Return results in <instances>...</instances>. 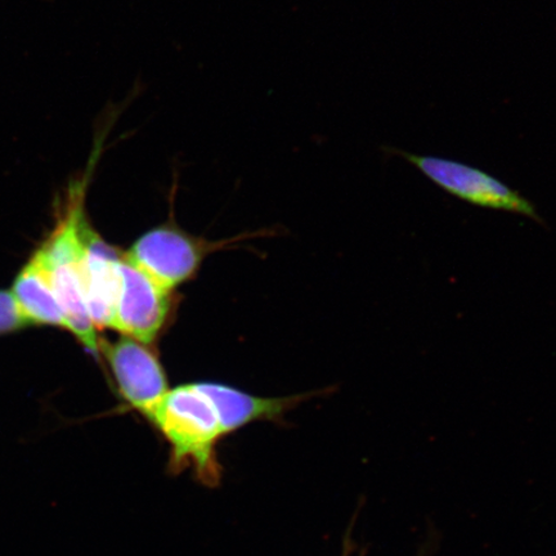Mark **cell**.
Here are the masks:
<instances>
[{
    "mask_svg": "<svg viewBox=\"0 0 556 556\" xmlns=\"http://www.w3.org/2000/svg\"><path fill=\"white\" fill-rule=\"evenodd\" d=\"M72 197L64 217L61 215L58 227L38 253L46 264L55 296L64 311L67 330L97 357L100 354L99 330L89 315L81 269L79 225L85 215L83 194L80 190H74Z\"/></svg>",
    "mask_w": 556,
    "mask_h": 556,
    "instance_id": "1",
    "label": "cell"
},
{
    "mask_svg": "<svg viewBox=\"0 0 556 556\" xmlns=\"http://www.w3.org/2000/svg\"><path fill=\"white\" fill-rule=\"evenodd\" d=\"M150 420L173 446V467L193 464L205 483L217 482L214 446L222 433L217 413L197 386H180L160 401Z\"/></svg>",
    "mask_w": 556,
    "mask_h": 556,
    "instance_id": "2",
    "label": "cell"
},
{
    "mask_svg": "<svg viewBox=\"0 0 556 556\" xmlns=\"http://www.w3.org/2000/svg\"><path fill=\"white\" fill-rule=\"evenodd\" d=\"M399 154L419 169L430 182L465 203L491 211L523 215L546 226L536 205L489 173L455 160L414 155L402 151Z\"/></svg>",
    "mask_w": 556,
    "mask_h": 556,
    "instance_id": "3",
    "label": "cell"
},
{
    "mask_svg": "<svg viewBox=\"0 0 556 556\" xmlns=\"http://www.w3.org/2000/svg\"><path fill=\"white\" fill-rule=\"evenodd\" d=\"M206 253V242L178 227L160 226L141 236L124 255L160 287L173 291L198 273Z\"/></svg>",
    "mask_w": 556,
    "mask_h": 556,
    "instance_id": "4",
    "label": "cell"
},
{
    "mask_svg": "<svg viewBox=\"0 0 556 556\" xmlns=\"http://www.w3.org/2000/svg\"><path fill=\"white\" fill-rule=\"evenodd\" d=\"M170 311L172 291L160 287L122 254L113 329L148 345L163 331Z\"/></svg>",
    "mask_w": 556,
    "mask_h": 556,
    "instance_id": "5",
    "label": "cell"
},
{
    "mask_svg": "<svg viewBox=\"0 0 556 556\" xmlns=\"http://www.w3.org/2000/svg\"><path fill=\"white\" fill-rule=\"evenodd\" d=\"M100 352L114 374L123 399L150 419L169 391L164 368L154 352L125 336L116 342H100Z\"/></svg>",
    "mask_w": 556,
    "mask_h": 556,
    "instance_id": "6",
    "label": "cell"
},
{
    "mask_svg": "<svg viewBox=\"0 0 556 556\" xmlns=\"http://www.w3.org/2000/svg\"><path fill=\"white\" fill-rule=\"evenodd\" d=\"M83 281L90 318L97 330L113 329L122 254L89 226L86 215L79 225Z\"/></svg>",
    "mask_w": 556,
    "mask_h": 556,
    "instance_id": "7",
    "label": "cell"
},
{
    "mask_svg": "<svg viewBox=\"0 0 556 556\" xmlns=\"http://www.w3.org/2000/svg\"><path fill=\"white\" fill-rule=\"evenodd\" d=\"M194 386L211 401L224 434L255 420L273 419L294 406L301 399L254 397L218 382H198Z\"/></svg>",
    "mask_w": 556,
    "mask_h": 556,
    "instance_id": "8",
    "label": "cell"
},
{
    "mask_svg": "<svg viewBox=\"0 0 556 556\" xmlns=\"http://www.w3.org/2000/svg\"><path fill=\"white\" fill-rule=\"evenodd\" d=\"M11 291L33 325L60 326L67 330L64 311L55 296L50 275L38 252L21 270Z\"/></svg>",
    "mask_w": 556,
    "mask_h": 556,
    "instance_id": "9",
    "label": "cell"
},
{
    "mask_svg": "<svg viewBox=\"0 0 556 556\" xmlns=\"http://www.w3.org/2000/svg\"><path fill=\"white\" fill-rule=\"evenodd\" d=\"M33 326L11 290H0V336Z\"/></svg>",
    "mask_w": 556,
    "mask_h": 556,
    "instance_id": "10",
    "label": "cell"
}]
</instances>
